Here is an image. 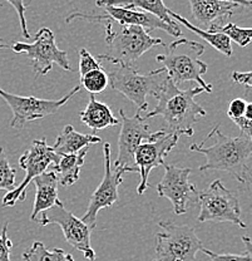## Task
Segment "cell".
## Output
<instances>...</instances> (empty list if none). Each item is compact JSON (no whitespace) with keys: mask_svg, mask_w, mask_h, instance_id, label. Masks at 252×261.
I'll return each instance as SVG.
<instances>
[{"mask_svg":"<svg viewBox=\"0 0 252 261\" xmlns=\"http://www.w3.org/2000/svg\"><path fill=\"white\" fill-rule=\"evenodd\" d=\"M205 92L201 87L181 91L172 81L164 77L153 96L157 98L156 108L146 114L145 118L161 116L166 123L168 133L177 136L193 135V124L199 117H205L207 112L196 102V97Z\"/></svg>","mask_w":252,"mask_h":261,"instance_id":"cell-1","label":"cell"},{"mask_svg":"<svg viewBox=\"0 0 252 261\" xmlns=\"http://www.w3.org/2000/svg\"><path fill=\"white\" fill-rule=\"evenodd\" d=\"M206 140L212 141V145L206 146L202 142L189 146V151L206 157V163L200 167V171H223L234 176L241 184L250 182L248 160L252 154L251 138L245 135L230 137L219 130V126H216Z\"/></svg>","mask_w":252,"mask_h":261,"instance_id":"cell-2","label":"cell"},{"mask_svg":"<svg viewBox=\"0 0 252 261\" xmlns=\"http://www.w3.org/2000/svg\"><path fill=\"white\" fill-rule=\"evenodd\" d=\"M74 19L93 21L102 24L105 31V44L109 49V54L98 56L99 61H108L113 64L134 65L135 62L151 48L162 45L164 42L159 38H153L148 34L146 29L137 25H119L117 29L113 28V21L103 15L84 14V13H73L67 18V23Z\"/></svg>","mask_w":252,"mask_h":261,"instance_id":"cell-3","label":"cell"},{"mask_svg":"<svg viewBox=\"0 0 252 261\" xmlns=\"http://www.w3.org/2000/svg\"><path fill=\"white\" fill-rule=\"evenodd\" d=\"M203 53L205 47L201 43L182 38L171 43L167 53L158 54L156 61L163 65L168 78L176 86L186 82H196L203 91L211 93L212 84L203 80V74L207 72V64L200 61Z\"/></svg>","mask_w":252,"mask_h":261,"instance_id":"cell-4","label":"cell"},{"mask_svg":"<svg viewBox=\"0 0 252 261\" xmlns=\"http://www.w3.org/2000/svg\"><path fill=\"white\" fill-rule=\"evenodd\" d=\"M166 75L163 67L148 74H141L134 65L116 64L115 69L108 74V80L112 89L128 98L139 112H143L148 110L147 96H153Z\"/></svg>","mask_w":252,"mask_h":261,"instance_id":"cell-5","label":"cell"},{"mask_svg":"<svg viewBox=\"0 0 252 261\" xmlns=\"http://www.w3.org/2000/svg\"><path fill=\"white\" fill-rule=\"evenodd\" d=\"M162 228L156 235V254L153 261H196L203 245L193 227L161 221Z\"/></svg>","mask_w":252,"mask_h":261,"instance_id":"cell-6","label":"cell"},{"mask_svg":"<svg viewBox=\"0 0 252 261\" xmlns=\"http://www.w3.org/2000/svg\"><path fill=\"white\" fill-rule=\"evenodd\" d=\"M199 222H231L241 228L247 227L241 219L237 197L223 186L221 179H215L207 189L199 191Z\"/></svg>","mask_w":252,"mask_h":261,"instance_id":"cell-7","label":"cell"},{"mask_svg":"<svg viewBox=\"0 0 252 261\" xmlns=\"http://www.w3.org/2000/svg\"><path fill=\"white\" fill-rule=\"evenodd\" d=\"M122 121V128L118 137V157L115 162L116 170H122L126 172H138L137 167L132 165L134 163V152L137 147L142 145L143 141L152 142L158 140L167 130L164 128L151 132L148 129L147 119L141 116V112L137 110V113L133 117H127L123 110L119 111Z\"/></svg>","mask_w":252,"mask_h":261,"instance_id":"cell-8","label":"cell"},{"mask_svg":"<svg viewBox=\"0 0 252 261\" xmlns=\"http://www.w3.org/2000/svg\"><path fill=\"white\" fill-rule=\"evenodd\" d=\"M8 47L15 53L26 54V57L32 61L33 70L37 75H47L54 63L64 70H72L67 51L58 48L54 33L49 28L39 29V32L35 34L33 43L17 42Z\"/></svg>","mask_w":252,"mask_h":261,"instance_id":"cell-9","label":"cell"},{"mask_svg":"<svg viewBox=\"0 0 252 261\" xmlns=\"http://www.w3.org/2000/svg\"><path fill=\"white\" fill-rule=\"evenodd\" d=\"M61 156L53 151L45 141V138L35 140L32 146L19 159V166L25 171V177L21 184L13 191L7 192L3 197L2 205L4 207H12L18 201H24L26 197V189L35 177L44 173L51 165H55Z\"/></svg>","mask_w":252,"mask_h":261,"instance_id":"cell-10","label":"cell"},{"mask_svg":"<svg viewBox=\"0 0 252 261\" xmlns=\"http://www.w3.org/2000/svg\"><path fill=\"white\" fill-rule=\"evenodd\" d=\"M80 91V86L74 87L69 93L61 99H40L35 97H23L8 93L0 88V97L7 102L13 112L10 126L20 129L29 122L42 119L44 117L55 114L74 94Z\"/></svg>","mask_w":252,"mask_h":261,"instance_id":"cell-11","label":"cell"},{"mask_svg":"<svg viewBox=\"0 0 252 261\" xmlns=\"http://www.w3.org/2000/svg\"><path fill=\"white\" fill-rule=\"evenodd\" d=\"M37 221L42 226L51 224L59 225L68 244L72 245L74 249L79 250L87 260H96V252L91 245L92 230L82 220L64 208L63 203L43 211Z\"/></svg>","mask_w":252,"mask_h":261,"instance_id":"cell-12","label":"cell"},{"mask_svg":"<svg viewBox=\"0 0 252 261\" xmlns=\"http://www.w3.org/2000/svg\"><path fill=\"white\" fill-rule=\"evenodd\" d=\"M164 175L157 185V194L167 198L176 215H183L189 206L199 203V191L189 181L191 168H181L164 163Z\"/></svg>","mask_w":252,"mask_h":261,"instance_id":"cell-13","label":"cell"},{"mask_svg":"<svg viewBox=\"0 0 252 261\" xmlns=\"http://www.w3.org/2000/svg\"><path fill=\"white\" fill-rule=\"evenodd\" d=\"M103 154H104V176H103L99 186L91 196L86 214L80 219L91 230H94V227H96L98 212L102 208L112 207L113 203L117 202L119 198L118 187L123 182L124 171L117 170L116 172H113L112 167H110L109 143L103 145Z\"/></svg>","mask_w":252,"mask_h":261,"instance_id":"cell-14","label":"cell"},{"mask_svg":"<svg viewBox=\"0 0 252 261\" xmlns=\"http://www.w3.org/2000/svg\"><path fill=\"white\" fill-rule=\"evenodd\" d=\"M180 136L166 132L158 140L152 142H145L137 147L134 152V166L141 176V182L137 187V194L143 195L151 186L148 177L153 168L163 166L164 159L177 145Z\"/></svg>","mask_w":252,"mask_h":261,"instance_id":"cell-15","label":"cell"},{"mask_svg":"<svg viewBox=\"0 0 252 261\" xmlns=\"http://www.w3.org/2000/svg\"><path fill=\"white\" fill-rule=\"evenodd\" d=\"M197 28L207 32H218L242 5L222 0H188Z\"/></svg>","mask_w":252,"mask_h":261,"instance_id":"cell-16","label":"cell"},{"mask_svg":"<svg viewBox=\"0 0 252 261\" xmlns=\"http://www.w3.org/2000/svg\"><path fill=\"white\" fill-rule=\"evenodd\" d=\"M105 12V16L109 18L112 21H117L119 25H137L142 27L147 32L151 31H163L172 37H181L180 27H172L164 23L156 15L150 13L142 12L138 9H128L123 7H113V5H105L103 7Z\"/></svg>","mask_w":252,"mask_h":261,"instance_id":"cell-17","label":"cell"},{"mask_svg":"<svg viewBox=\"0 0 252 261\" xmlns=\"http://www.w3.org/2000/svg\"><path fill=\"white\" fill-rule=\"evenodd\" d=\"M35 185V201L33 206L31 219L37 221L38 215L43 211L53 207L55 205H62V201L58 197V184L59 179L57 177L55 172L53 171H45L44 173L39 175L33 179Z\"/></svg>","mask_w":252,"mask_h":261,"instance_id":"cell-18","label":"cell"},{"mask_svg":"<svg viewBox=\"0 0 252 261\" xmlns=\"http://www.w3.org/2000/svg\"><path fill=\"white\" fill-rule=\"evenodd\" d=\"M79 117L80 122L84 126L93 129L94 132L119 124V119L113 116L109 106L97 100L94 98V94H91L88 105H87L86 110L80 112Z\"/></svg>","mask_w":252,"mask_h":261,"instance_id":"cell-19","label":"cell"},{"mask_svg":"<svg viewBox=\"0 0 252 261\" xmlns=\"http://www.w3.org/2000/svg\"><path fill=\"white\" fill-rule=\"evenodd\" d=\"M101 138L96 135H83L77 132L73 126H66L62 130L61 135L55 138V142L51 146L53 151L59 156L66 154H74L82 151L86 147L93 143L101 142Z\"/></svg>","mask_w":252,"mask_h":261,"instance_id":"cell-20","label":"cell"},{"mask_svg":"<svg viewBox=\"0 0 252 261\" xmlns=\"http://www.w3.org/2000/svg\"><path fill=\"white\" fill-rule=\"evenodd\" d=\"M97 7L103 8L105 5H113V7H123L128 9H138L142 12L150 13L156 15L164 23L172 27H180L177 21L173 20L168 14V8L164 5L163 0H97Z\"/></svg>","mask_w":252,"mask_h":261,"instance_id":"cell-21","label":"cell"},{"mask_svg":"<svg viewBox=\"0 0 252 261\" xmlns=\"http://www.w3.org/2000/svg\"><path fill=\"white\" fill-rule=\"evenodd\" d=\"M89 147H86L78 153L61 156L55 165L50 166V171L55 172L62 186H70L79 179L80 168L84 165V159H86Z\"/></svg>","mask_w":252,"mask_h":261,"instance_id":"cell-22","label":"cell"},{"mask_svg":"<svg viewBox=\"0 0 252 261\" xmlns=\"http://www.w3.org/2000/svg\"><path fill=\"white\" fill-rule=\"evenodd\" d=\"M168 14H170L171 18L173 20H177V23H181L182 25H185L187 29H189L193 34L199 35L200 38H202L203 40L208 43L211 47H213L216 50H218L219 53L225 54L226 57H231L232 56V45H231V40L227 35H225L223 33L221 32H207V31H202V29L197 28L196 25H193L192 23H189L187 19L181 16L177 13L172 12V10H168Z\"/></svg>","mask_w":252,"mask_h":261,"instance_id":"cell-23","label":"cell"},{"mask_svg":"<svg viewBox=\"0 0 252 261\" xmlns=\"http://www.w3.org/2000/svg\"><path fill=\"white\" fill-rule=\"evenodd\" d=\"M24 261H74V257L63 249L49 250L40 241H34L28 251L23 254Z\"/></svg>","mask_w":252,"mask_h":261,"instance_id":"cell-24","label":"cell"},{"mask_svg":"<svg viewBox=\"0 0 252 261\" xmlns=\"http://www.w3.org/2000/svg\"><path fill=\"white\" fill-rule=\"evenodd\" d=\"M80 84L91 94H98L105 91L109 84V80H108V74L104 72V68H102V69L92 70L82 75Z\"/></svg>","mask_w":252,"mask_h":261,"instance_id":"cell-25","label":"cell"},{"mask_svg":"<svg viewBox=\"0 0 252 261\" xmlns=\"http://www.w3.org/2000/svg\"><path fill=\"white\" fill-rule=\"evenodd\" d=\"M15 178H17V171L10 166L4 148L0 147V190L8 192L13 191L17 187Z\"/></svg>","mask_w":252,"mask_h":261,"instance_id":"cell-26","label":"cell"},{"mask_svg":"<svg viewBox=\"0 0 252 261\" xmlns=\"http://www.w3.org/2000/svg\"><path fill=\"white\" fill-rule=\"evenodd\" d=\"M218 32L223 33L240 47H246L252 42V28H241L234 23H227Z\"/></svg>","mask_w":252,"mask_h":261,"instance_id":"cell-27","label":"cell"},{"mask_svg":"<svg viewBox=\"0 0 252 261\" xmlns=\"http://www.w3.org/2000/svg\"><path fill=\"white\" fill-rule=\"evenodd\" d=\"M101 61L94 58L87 49L82 48L79 50V74L80 77L86 74V73L92 72L96 69H102Z\"/></svg>","mask_w":252,"mask_h":261,"instance_id":"cell-28","label":"cell"},{"mask_svg":"<svg viewBox=\"0 0 252 261\" xmlns=\"http://www.w3.org/2000/svg\"><path fill=\"white\" fill-rule=\"evenodd\" d=\"M9 4L13 5V8L15 9L17 14L19 16V23H20V28H21V34L25 39H29L31 38V34L28 32V27H26V19H25V12H26V7L24 0H7Z\"/></svg>","mask_w":252,"mask_h":261,"instance_id":"cell-29","label":"cell"},{"mask_svg":"<svg viewBox=\"0 0 252 261\" xmlns=\"http://www.w3.org/2000/svg\"><path fill=\"white\" fill-rule=\"evenodd\" d=\"M8 226L5 224L0 233V261H10V252L13 249V241L8 236Z\"/></svg>","mask_w":252,"mask_h":261,"instance_id":"cell-30","label":"cell"},{"mask_svg":"<svg viewBox=\"0 0 252 261\" xmlns=\"http://www.w3.org/2000/svg\"><path fill=\"white\" fill-rule=\"evenodd\" d=\"M201 251L205 255L210 257L211 261H250V256L248 254L242 255H235V254H216V252L207 250L206 247H202Z\"/></svg>","mask_w":252,"mask_h":261,"instance_id":"cell-31","label":"cell"},{"mask_svg":"<svg viewBox=\"0 0 252 261\" xmlns=\"http://www.w3.org/2000/svg\"><path fill=\"white\" fill-rule=\"evenodd\" d=\"M246 106H247V102L242 98H235L230 102L229 110H227V116L234 121V119L241 118L243 117L246 111Z\"/></svg>","mask_w":252,"mask_h":261,"instance_id":"cell-32","label":"cell"},{"mask_svg":"<svg viewBox=\"0 0 252 261\" xmlns=\"http://www.w3.org/2000/svg\"><path fill=\"white\" fill-rule=\"evenodd\" d=\"M231 78L235 83L252 87V70L251 72H234L231 74Z\"/></svg>","mask_w":252,"mask_h":261,"instance_id":"cell-33","label":"cell"},{"mask_svg":"<svg viewBox=\"0 0 252 261\" xmlns=\"http://www.w3.org/2000/svg\"><path fill=\"white\" fill-rule=\"evenodd\" d=\"M234 122L237 124L238 128L241 129V135L247 136L248 138H251L252 140V121L241 117V118L234 119Z\"/></svg>","mask_w":252,"mask_h":261,"instance_id":"cell-34","label":"cell"},{"mask_svg":"<svg viewBox=\"0 0 252 261\" xmlns=\"http://www.w3.org/2000/svg\"><path fill=\"white\" fill-rule=\"evenodd\" d=\"M242 241H243V245H245V247H246V252H247L248 256H250V261H252V240H251V238H248V236H242Z\"/></svg>","mask_w":252,"mask_h":261,"instance_id":"cell-35","label":"cell"},{"mask_svg":"<svg viewBox=\"0 0 252 261\" xmlns=\"http://www.w3.org/2000/svg\"><path fill=\"white\" fill-rule=\"evenodd\" d=\"M222 2L236 3V4L242 5L243 8H247V9H252V0H222Z\"/></svg>","mask_w":252,"mask_h":261,"instance_id":"cell-36","label":"cell"},{"mask_svg":"<svg viewBox=\"0 0 252 261\" xmlns=\"http://www.w3.org/2000/svg\"><path fill=\"white\" fill-rule=\"evenodd\" d=\"M243 118L252 121V102L247 103V106H246V111H245V114H243Z\"/></svg>","mask_w":252,"mask_h":261,"instance_id":"cell-37","label":"cell"},{"mask_svg":"<svg viewBox=\"0 0 252 261\" xmlns=\"http://www.w3.org/2000/svg\"><path fill=\"white\" fill-rule=\"evenodd\" d=\"M0 40H2V39H0ZM2 48H7V45H3L2 43H0V49H2Z\"/></svg>","mask_w":252,"mask_h":261,"instance_id":"cell-38","label":"cell"}]
</instances>
